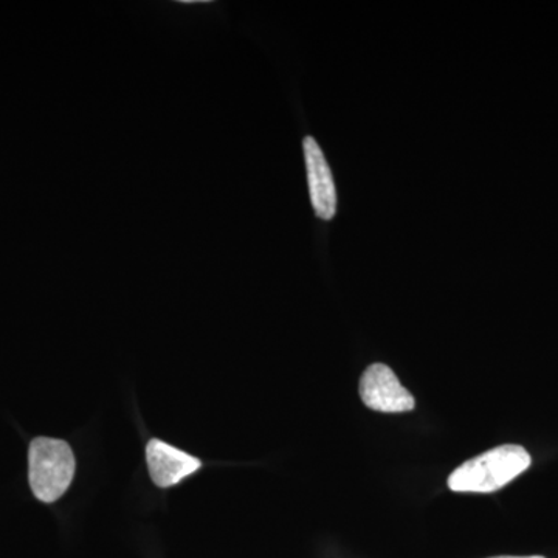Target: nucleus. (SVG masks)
<instances>
[{"label": "nucleus", "instance_id": "nucleus-3", "mask_svg": "<svg viewBox=\"0 0 558 558\" xmlns=\"http://www.w3.org/2000/svg\"><path fill=\"white\" fill-rule=\"evenodd\" d=\"M359 391L368 409L381 413H407L416 405L413 395L384 363H374L366 368L360 377Z\"/></svg>", "mask_w": 558, "mask_h": 558}, {"label": "nucleus", "instance_id": "nucleus-5", "mask_svg": "<svg viewBox=\"0 0 558 558\" xmlns=\"http://www.w3.org/2000/svg\"><path fill=\"white\" fill-rule=\"evenodd\" d=\"M146 462L150 478L159 487L174 486L197 472L202 465L199 459L159 439L149 440L146 447Z\"/></svg>", "mask_w": 558, "mask_h": 558}, {"label": "nucleus", "instance_id": "nucleus-1", "mask_svg": "<svg viewBox=\"0 0 558 558\" xmlns=\"http://www.w3.org/2000/svg\"><path fill=\"white\" fill-rule=\"evenodd\" d=\"M531 462L524 447L506 444L459 465L450 475L449 487L461 494H492L526 472Z\"/></svg>", "mask_w": 558, "mask_h": 558}, {"label": "nucleus", "instance_id": "nucleus-4", "mask_svg": "<svg viewBox=\"0 0 558 558\" xmlns=\"http://www.w3.org/2000/svg\"><path fill=\"white\" fill-rule=\"evenodd\" d=\"M303 148L315 215L319 219L330 220L337 213V190L328 160L314 137L304 138Z\"/></svg>", "mask_w": 558, "mask_h": 558}, {"label": "nucleus", "instance_id": "nucleus-2", "mask_svg": "<svg viewBox=\"0 0 558 558\" xmlns=\"http://www.w3.org/2000/svg\"><path fill=\"white\" fill-rule=\"evenodd\" d=\"M75 476V457L65 440L36 438L28 450V480L39 501H58Z\"/></svg>", "mask_w": 558, "mask_h": 558}, {"label": "nucleus", "instance_id": "nucleus-6", "mask_svg": "<svg viewBox=\"0 0 558 558\" xmlns=\"http://www.w3.org/2000/svg\"><path fill=\"white\" fill-rule=\"evenodd\" d=\"M492 558H545V557H542V556H529V557L502 556V557H492Z\"/></svg>", "mask_w": 558, "mask_h": 558}]
</instances>
